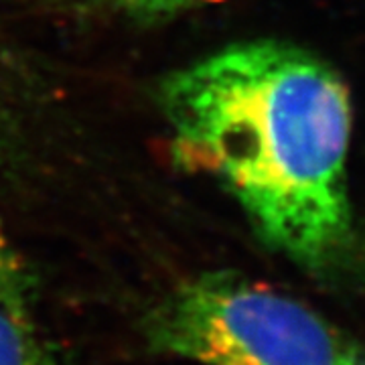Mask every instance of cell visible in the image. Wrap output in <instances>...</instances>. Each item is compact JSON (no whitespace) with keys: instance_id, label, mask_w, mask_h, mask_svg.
<instances>
[{"instance_id":"6da1fadb","label":"cell","mask_w":365,"mask_h":365,"mask_svg":"<svg viewBox=\"0 0 365 365\" xmlns=\"http://www.w3.org/2000/svg\"><path fill=\"white\" fill-rule=\"evenodd\" d=\"M157 98L177 163L222 182L264 244L309 272L339 268L355 246L351 106L331 67L242 41L170 71Z\"/></svg>"},{"instance_id":"7a4b0ae2","label":"cell","mask_w":365,"mask_h":365,"mask_svg":"<svg viewBox=\"0 0 365 365\" xmlns=\"http://www.w3.org/2000/svg\"><path fill=\"white\" fill-rule=\"evenodd\" d=\"M158 353L199 365H365V347L304 302L234 270L181 282L146 314Z\"/></svg>"},{"instance_id":"3957f363","label":"cell","mask_w":365,"mask_h":365,"mask_svg":"<svg viewBox=\"0 0 365 365\" xmlns=\"http://www.w3.org/2000/svg\"><path fill=\"white\" fill-rule=\"evenodd\" d=\"M0 365H63L43 341L31 313L0 307Z\"/></svg>"},{"instance_id":"277c9868","label":"cell","mask_w":365,"mask_h":365,"mask_svg":"<svg viewBox=\"0 0 365 365\" xmlns=\"http://www.w3.org/2000/svg\"><path fill=\"white\" fill-rule=\"evenodd\" d=\"M35 282L0 220V307L31 313Z\"/></svg>"},{"instance_id":"5b68a950","label":"cell","mask_w":365,"mask_h":365,"mask_svg":"<svg viewBox=\"0 0 365 365\" xmlns=\"http://www.w3.org/2000/svg\"><path fill=\"white\" fill-rule=\"evenodd\" d=\"M215 2L222 0H78L81 9L124 16L128 21H138V23L165 21L170 16H179L187 11H195Z\"/></svg>"},{"instance_id":"8992f818","label":"cell","mask_w":365,"mask_h":365,"mask_svg":"<svg viewBox=\"0 0 365 365\" xmlns=\"http://www.w3.org/2000/svg\"><path fill=\"white\" fill-rule=\"evenodd\" d=\"M0 146H2V124H0Z\"/></svg>"}]
</instances>
